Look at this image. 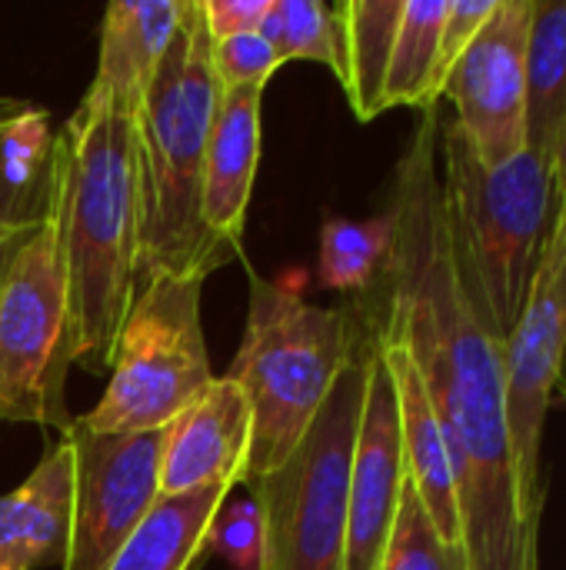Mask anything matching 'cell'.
Segmentation results:
<instances>
[{
  "label": "cell",
  "mask_w": 566,
  "mask_h": 570,
  "mask_svg": "<svg viewBox=\"0 0 566 570\" xmlns=\"http://www.w3.org/2000/svg\"><path fill=\"white\" fill-rule=\"evenodd\" d=\"M33 230H27V234H7V237H0V287H3V277H7V271H10V261H13V254L20 250V244L30 237Z\"/></svg>",
  "instance_id": "30"
},
{
  "label": "cell",
  "mask_w": 566,
  "mask_h": 570,
  "mask_svg": "<svg viewBox=\"0 0 566 570\" xmlns=\"http://www.w3.org/2000/svg\"><path fill=\"white\" fill-rule=\"evenodd\" d=\"M530 20L534 0H497L440 90L457 110L454 124L487 167L507 164L527 150L524 97Z\"/></svg>",
  "instance_id": "11"
},
{
  "label": "cell",
  "mask_w": 566,
  "mask_h": 570,
  "mask_svg": "<svg viewBox=\"0 0 566 570\" xmlns=\"http://www.w3.org/2000/svg\"><path fill=\"white\" fill-rule=\"evenodd\" d=\"M50 220L67 287V354L107 374L137 297V120L83 94L53 137Z\"/></svg>",
  "instance_id": "2"
},
{
  "label": "cell",
  "mask_w": 566,
  "mask_h": 570,
  "mask_svg": "<svg viewBox=\"0 0 566 570\" xmlns=\"http://www.w3.org/2000/svg\"><path fill=\"white\" fill-rule=\"evenodd\" d=\"M554 180H557V194L566 197V114L560 137H557V150H554Z\"/></svg>",
  "instance_id": "31"
},
{
  "label": "cell",
  "mask_w": 566,
  "mask_h": 570,
  "mask_svg": "<svg viewBox=\"0 0 566 570\" xmlns=\"http://www.w3.org/2000/svg\"><path fill=\"white\" fill-rule=\"evenodd\" d=\"M30 100H17V97H0V124L10 120L13 114H20Z\"/></svg>",
  "instance_id": "32"
},
{
  "label": "cell",
  "mask_w": 566,
  "mask_h": 570,
  "mask_svg": "<svg viewBox=\"0 0 566 570\" xmlns=\"http://www.w3.org/2000/svg\"><path fill=\"white\" fill-rule=\"evenodd\" d=\"M394 247L384 277V314L374 334L417 367L440 421L464 521L470 570H540L517 514L507 438L504 341L480 321L457 274L444 184L440 114L424 110L404 150L387 204Z\"/></svg>",
  "instance_id": "1"
},
{
  "label": "cell",
  "mask_w": 566,
  "mask_h": 570,
  "mask_svg": "<svg viewBox=\"0 0 566 570\" xmlns=\"http://www.w3.org/2000/svg\"><path fill=\"white\" fill-rule=\"evenodd\" d=\"M250 297L240 351L227 371L250 404V461L244 484L280 468L304 441L334 384L350 364L367 317L347 307H317L300 277L267 281L247 267Z\"/></svg>",
  "instance_id": "5"
},
{
  "label": "cell",
  "mask_w": 566,
  "mask_h": 570,
  "mask_svg": "<svg viewBox=\"0 0 566 570\" xmlns=\"http://www.w3.org/2000/svg\"><path fill=\"white\" fill-rule=\"evenodd\" d=\"M407 468L400 444V411L377 334L367 361L364 407L357 424L350 501H347V558L344 570H377L400 504Z\"/></svg>",
  "instance_id": "12"
},
{
  "label": "cell",
  "mask_w": 566,
  "mask_h": 570,
  "mask_svg": "<svg viewBox=\"0 0 566 570\" xmlns=\"http://www.w3.org/2000/svg\"><path fill=\"white\" fill-rule=\"evenodd\" d=\"M73 518V448L60 434L27 481L0 498V570L63 568Z\"/></svg>",
  "instance_id": "15"
},
{
  "label": "cell",
  "mask_w": 566,
  "mask_h": 570,
  "mask_svg": "<svg viewBox=\"0 0 566 570\" xmlns=\"http://www.w3.org/2000/svg\"><path fill=\"white\" fill-rule=\"evenodd\" d=\"M267 87L220 90L203 157V224L234 254L244 257L247 207L260 164V110Z\"/></svg>",
  "instance_id": "14"
},
{
  "label": "cell",
  "mask_w": 566,
  "mask_h": 570,
  "mask_svg": "<svg viewBox=\"0 0 566 570\" xmlns=\"http://www.w3.org/2000/svg\"><path fill=\"white\" fill-rule=\"evenodd\" d=\"M200 277L147 284L117 334L110 381L93 411L77 417L93 434L167 431L217 377L200 324Z\"/></svg>",
  "instance_id": "7"
},
{
  "label": "cell",
  "mask_w": 566,
  "mask_h": 570,
  "mask_svg": "<svg viewBox=\"0 0 566 570\" xmlns=\"http://www.w3.org/2000/svg\"><path fill=\"white\" fill-rule=\"evenodd\" d=\"M494 7L497 0H450L447 3V17L440 27V53H437V90H444L454 63L464 57V50L470 47L484 20L494 13Z\"/></svg>",
  "instance_id": "28"
},
{
  "label": "cell",
  "mask_w": 566,
  "mask_h": 570,
  "mask_svg": "<svg viewBox=\"0 0 566 570\" xmlns=\"http://www.w3.org/2000/svg\"><path fill=\"white\" fill-rule=\"evenodd\" d=\"M203 3L183 0L170 50L137 114V294L157 277L207 281L234 254L203 224V157L220 83Z\"/></svg>",
  "instance_id": "3"
},
{
  "label": "cell",
  "mask_w": 566,
  "mask_h": 570,
  "mask_svg": "<svg viewBox=\"0 0 566 570\" xmlns=\"http://www.w3.org/2000/svg\"><path fill=\"white\" fill-rule=\"evenodd\" d=\"M374 327V324H370ZM384 364L390 371L394 391H397V411H400V444H404V468L407 481L414 484L427 518L434 521L437 534L450 548H464V521H460V498H457V481H454V464L450 451L440 431V421L430 407V397L420 384V374L414 361L397 347L380 341Z\"/></svg>",
  "instance_id": "17"
},
{
  "label": "cell",
  "mask_w": 566,
  "mask_h": 570,
  "mask_svg": "<svg viewBox=\"0 0 566 570\" xmlns=\"http://www.w3.org/2000/svg\"><path fill=\"white\" fill-rule=\"evenodd\" d=\"M407 0H344L337 3L344 33V73L340 87L357 120H377L384 114V87L390 53Z\"/></svg>",
  "instance_id": "20"
},
{
  "label": "cell",
  "mask_w": 566,
  "mask_h": 570,
  "mask_svg": "<svg viewBox=\"0 0 566 570\" xmlns=\"http://www.w3.org/2000/svg\"><path fill=\"white\" fill-rule=\"evenodd\" d=\"M207 551L220 554L230 570H264V521L250 494L220 504L210 521Z\"/></svg>",
  "instance_id": "26"
},
{
  "label": "cell",
  "mask_w": 566,
  "mask_h": 570,
  "mask_svg": "<svg viewBox=\"0 0 566 570\" xmlns=\"http://www.w3.org/2000/svg\"><path fill=\"white\" fill-rule=\"evenodd\" d=\"M566 364V197L547 237L544 261L537 267L527 307L504 341V394H507V438L514 461L517 514L527 551L537 558L540 518L547 484L540 474L544 428L550 414V394L560 384Z\"/></svg>",
  "instance_id": "9"
},
{
  "label": "cell",
  "mask_w": 566,
  "mask_h": 570,
  "mask_svg": "<svg viewBox=\"0 0 566 570\" xmlns=\"http://www.w3.org/2000/svg\"><path fill=\"white\" fill-rule=\"evenodd\" d=\"M183 0H117L103 10L97 73L87 94L133 117L173 43Z\"/></svg>",
  "instance_id": "16"
},
{
  "label": "cell",
  "mask_w": 566,
  "mask_h": 570,
  "mask_svg": "<svg viewBox=\"0 0 566 570\" xmlns=\"http://www.w3.org/2000/svg\"><path fill=\"white\" fill-rule=\"evenodd\" d=\"M390 247H394L390 210H384L374 220L327 217L317 247L320 284L337 294H370L387 271Z\"/></svg>",
  "instance_id": "23"
},
{
  "label": "cell",
  "mask_w": 566,
  "mask_h": 570,
  "mask_svg": "<svg viewBox=\"0 0 566 570\" xmlns=\"http://www.w3.org/2000/svg\"><path fill=\"white\" fill-rule=\"evenodd\" d=\"M210 60H214V77H217L220 90L267 87L270 77L284 67V60L277 57L274 43L260 30L214 40Z\"/></svg>",
  "instance_id": "27"
},
{
  "label": "cell",
  "mask_w": 566,
  "mask_h": 570,
  "mask_svg": "<svg viewBox=\"0 0 566 570\" xmlns=\"http://www.w3.org/2000/svg\"><path fill=\"white\" fill-rule=\"evenodd\" d=\"M370 351L374 327L367 321L350 364L304 441L280 468L247 484L264 521V570H344L350 464Z\"/></svg>",
  "instance_id": "6"
},
{
  "label": "cell",
  "mask_w": 566,
  "mask_h": 570,
  "mask_svg": "<svg viewBox=\"0 0 566 570\" xmlns=\"http://www.w3.org/2000/svg\"><path fill=\"white\" fill-rule=\"evenodd\" d=\"M260 33L274 43L277 57L324 63L337 80L344 73V33L337 7L317 0H270Z\"/></svg>",
  "instance_id": "24"
},
{
  "label": "cell",
  "mask_w": 566,
  "mask_h": 570,
  "mask_svg": "<svg viewBox=\"0 0 566 570\" xmlns=\"http://www.w3.org/2000/svg\"><path fill=\"white\" fill-rule=\"evenodd\" d=\"M53 137L50 110L40 104L0 124V237L37 230L50 217Z\"/></svg>",
  "instance_id": "18"
},
{
  "label": "cell",
  "mask_w": 566,
  "mask_h": 570,
  "mask_svg": "<svg viewBox=\"0 0 566 570\" xmlns=\"http://www.w3.org/2000/svg\"><path fill=\"white\" fill-rule=\"evenodd\" d=\"M63 438L73 448V518L60 570H107L160 501L167 431L93 434L73 421Z\"/></svg>",
  "instance_id": "10"
},
{
  "label": "cell",
  "mask_w": 566,
  "mask_h": 570,
  "mask_svg": "<svg viewBox=\"0 0 566 570\" xmlns=\"http://www.w3.org/2000/svg\"><path fill=\"white\" fill-rule=\"evenodd\" d=\"M67 287L47 217L13 254L0 287V424H73L67 384Z\"/></svg>",
  "instance_id": "8"
},
{
  "label": "cell",
  "mask_w": 566,
  "mask_h": 570,
  "mask_svg": "<svg viewBox=\"0 0 566 570\" xmlns=\"http://www.w3.org/2000/svg\"><path fill=\"white\" fill-rule=\"evenodd\" d=\"M440 184L467 301L507 341L527 307L557 217L554 164L520 150L507 164L487 167L450 120L440 124Z\"/></svg>",
  "instance_id": "4"
},
{
  "label": "cell",
  "mask_w": 566,
  "mask_h": 570,
  "mask_svg": "<svg viewBox=\"0 0 566 570\" xmlns=\"http://www.w3.org/2000/svg\"><path fill=\"white\" fill-rule=\"evenodd\" d=\"M450 0H407L397 27L387 87H384V114L394 107L430 110L440 100L437 90V53H440V27Z\"/></svg>",
  "instance_id": "22"
},
{
  "label": "cell",
  "mask_w": 566,
  "mask_h": 570,
  "mask_svg": "<svg viewBox=\"0 0 566 570\" xmlns=\"http://www.w3.org/2000/svg\"><path fill=\"white\" fill-rule=\"evenodd\" d=\"M566 114V0H534L527 40V150L554 164Z\"/></svg>",
  "instance_id": "21"
},
{
  "label": "cell",
  "mask_w": 566,
  "mask_h": 570,
  "mask_svg": "<svg viewBox=\"0 0 566 570\" xmlns=\"http://www.w3.org/2000/svg\"><path fill=\"white\" fill-rule=\"evenodd\" d=\"M250 461V404L237 381L214 377L210 387L167 428L160 461V498L244 484Z\"/></svg>",
  "instance_id": "13"
},
{
  "label": "cell",
  "mask_w": 566,
  "mask_h": 570,
  "mask_svg": "<svg viewBox=\"0 0 566 570\" xmlns=\"http://www.w3.org/2000/svg\"><path fill=\"white\" fill-rule=\"evenodd\" d=\"M200 3H203V23L210 30V40L260 30V20L270 10V0H200Z\"/></svg>",
  "instance_id": "29"
},
{
  "label": "cell",
  "mask_w": 566,
  "mask_h": 570,
  "mask_svg": "<svg viewBox=\"0 0 566 570\" xmlns=\"http://www.w3.org/2000/svg\"><path fill=\"white\" fill-rule=\"evenodd\" d=\"M377 570H470L467 554L460 548H450L434 521L427 518L414 484L404 478L400 488V504H397V518L380 558Z\"/></svg>",
  "instance_id": "25"
},
{
  "label": "cell",
  "mask_w": 566,
  "mask_h": 570,
  "mask_svg": "<svg viewBox=\"0 0 566 570\" xmlns=\"http://www.w3.org/2000/svg\"><path fill=\"white\" fill-rule=\"evenodd\" d=\"M227 498V488L160 498L107 570H190L203 558L210 521Z\"/></svg>",
  "instance_id": "19"
}]
</instances>
